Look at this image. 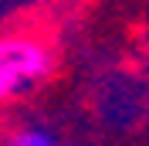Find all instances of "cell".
<instances>
[{"label": "cell", "mask_w": 149, "mask_h": 146, "mask_svg": "<svg viewBox=\"0 0 149 146\" xmlns=\"http://www.w3.org/2000/svg\"><path fill=\"white\" fill-rule=\"evenodd\" d=\"M54 48L34 34H0V105L54 75Z\"/></svg>", "instance_id": "6da1fadb"}, {"label": "cell", "mask_w": 149, "mask_h": 146, "mask_svg": "<svg viewBox=\"0 0 149 146\" xmlns=\"http://www.w3.org/2000/svg\"><path fill=\"white\" fill-rule=\"evenodd\" d=\"M3 146H61V143H58V136L51 129H44V126H20V129H14L7 136Z\"/></svg>", "instance_id": "7a4b0ae2"}]
</instances>
